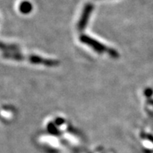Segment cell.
Here are the masks:
<instances>
[{
    "label": "cell",
    "instance_id": "cell-1",
    "mask_svg": "<svg viewBox=\"0 0 153 153\" xmlns=\"http://www.w3.org/2000/svg\"><path fill=\"white\" fill-rule=\"evenodd\" d=\"M80 41L81 42L85 43V44L88 45L90 47L95 49L96 52L99 53H102L103 52H105V51H109V48H107L105 45H102V43H100L98 41L93 39V38H90L89 36H87V35H81L80 37Z\"/></svg>",
    "mask_w": 153,
    "mask_h": 153
},
{
    "label": "cell",
    "instance_id": "cell-3",
    "mask_svg": "<svg viewBox=\"0 0 153 153\" xmlns=\"http://www.w3.org/2000/svg\"><path fill=\"white\" fill-rule=\"evenodd\" d=\"M91 6H88L85 8V11L83 13V16L81 17V19L80 20V22L78 24V29L79 30H83L85 28V26H86L87 23H88V20L89 16H90V13H91Z\"/></svg>",
    "mask_w": 153,
    "mask_h": 153
},
{
    "label": "cell",
    "instance_id": "cell-4",
    "mask_svg": "<svg viewBox=\"0 0 153 153\" xmlns=\"http://www.w3.org/2000/svg\"><path fill=\"white\" fill-rule=\"evenodd\" d=\"M31 4H30L28 2H24L20 6V10L23 13H28L30 11H31Z\"/></svg>",
    "mask_w": 153,
    "mask_h": 153
},
{
    "label": "cell",
    "instance_id": "cell-6",
    "mask_svg": "<svg viewBox=\"0 0 153 153\" xmlns=\"http://www.w3.org/2000/svg\"><path fill=\"white\" fill-rule=\"evenodd\" d=\"M48 131H50L52 134H55L58 133V131H57V129L56 128V127H53V124L48 125Z\"/></svg>",
    "mask_w": 153,
    "mask_h": 153
},
{
    "label": "cell",
    "instance_id": "cell-2",
    "mask_svg": "<svg viewBox=\"0 0 153 153\" xmlns=\"http://www.w3.org/2000/svg\"><path fill=\"white\" fill-rule=\"evenodd\" d=\"M28 60L32 63H35V64H44L48 67H54V66H57L58 62L56 60H52V59H45L42 57L37 56H30L28 57Z\"/></svg>",
    "mask_w": 153,
    "mask_h": 153
},
{
    "label": "cell",
    "instance_id": "cell-5",
    "mask_svg": "<svg viewBox=\"0 0 153 153\" xmlns=\"http://www.w3.org/2000/svg\"><path fill=\"white\" fill-rule=\"evenodd\" d=\"M0 49H4V50H16L17 49L16 46L14 45H6L4 43L0 42Z\"/></svg>",
    "mask_w": 153,
    "mask_h": 153
}]
</instances>
